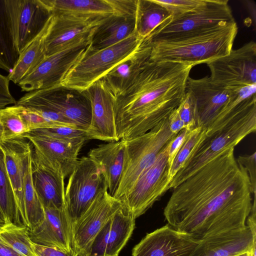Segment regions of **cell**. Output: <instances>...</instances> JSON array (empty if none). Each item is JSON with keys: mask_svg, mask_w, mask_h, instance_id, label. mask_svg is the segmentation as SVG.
Segmentation results:
<instances>
[{"mask_svg": "<svg viewBox=\"0 0 256 256\" xmlns=\"http://www.w3.org/2000/svg\"><path fill=\"white\" fill-rule=\"evenodd\" d=\"M20 136L26 138L54 167L61 170L64 178L69 176L76 168L84 144L66 142L31 132Z\"/></svg>", "mask_w": 256, "mask_h": 256, "instance_id": "cell-24", "label": "cell"}, {"mask_svg": "<svg viewBox=\"0 0 256 256\" xmlns=\"http://www.w3.org/2000/svg\"><path fill=\"white\" fill-rule=\"evenodd\" d=\"M192 65L150 60L132 84L116 98L119 140H129L156 126L180 106Z\"/></svg>", "mask_w": 256, "mask_h": 256, "instance_id": "cell-2", "label": "cell"}, {"mask_svg": "<svg viewBox=\"0 0 256 256\" xmlns=\"http://www.w3.org/2000/svg\"></svg>", "mask_w": 256, "mask_h": 256, "instance_id": "cell-51", "label": "cell"}, {"mask_svg": "<svg viewBox=\"0 0 256 256\" xmlns=\"http://www.w3.org/2000/svg\"><path fill=\"white\" fill-rule=\"evenodd\" d=\"M215 84L234 90L256 84V44L250 41L240 48L206 64Z\"/></svg>", "mask_w": 256, "mask_h": 256, "instance_id": "cell-11", "label": "cell"}, {"mask_svg": "<svg viewBox=\"0 0 256 256\" xmlns=\"http://www.w3.org/2000/svg\"><path fill=\"white\" fill-rule=\"evenodd\" d=\"M256 152L248 156H240L236 160L238 164L244 168L249 177L252 194H256Z\"/></svg>", "mask_w": 256, "mask_h": 256, "instance_id": "cell-41", "label": "cell"}, {"mask_svg": "<svg viewBox=\"0 0 256 256\" xmlns=\"http://www.w3.org/2000/svg\"><path fill=\"white\" fill-rule=\"evenodd\" d=\"M136 16L114 14L106 17L93 32L90 49L96 51L113 46L136 32Z\"/></svg>", "mask_w": 256, "mask_h": 256, "instance_id": "cell-27", "label": "cell"}, {"mask_svg": "<svg viewBox=\"0 0 256 256\" xmlns=\"http://www.w3.org/2000/svg\"><path fill=\"white\" fill-rule=\"evenodd\" d=\"M0 208L5 218V224H16L17 212L14 194L6 172L4 154L0 148Z\"/></svg>", "mask_w": 256, "mask_h": 256, "instance_id": "cell-34", "label": "cell"}, {"mask_svg": "<svg viewBox=\"0 0 256 256\" xmlns=\"http://www.w3.org/2000/svg\"><path fill=\"white\" fill-rule=\"evenodd\" d=\"M121 206L120 200L111 196L106 187L102 189L72 226L74 252L80 256H86L97 234Z\"/></svg>", "mask_w": 256, "mask_h": 256, "instance_id": "cell-14", "label": "cell"}, {"mask_svg": "<svg viewBox=\"0 0 256 256\" xmlns=\"http://www.w3.org/2000/svg\"><path fill=\"white\" fill-rule=\"evenodd\" d=\"M190 130L186 128H184L171 141L168 153L169 172L174 159Z\"/></svg>", "mask_w": 256, "mask_h": 256, "instance_id": "cell-42", "label": "cell"}, {"mask_svg": "<svg viewBox=\"0 0 256 256\" xmlns=\"http://www.w3.org/2000/svg\"><path fill=\"white\" fill-rule=\"evenodd\" d=\"M32 150L26 156L23 177V196L26 218V226L32 230L45 218L44 209L35 190L32 176Z\"/></svg>", "mask_w": 256, "mask_h": 256, "instance_id": "cell-30", "label": "cell"}, {"mask_svg": "<svg viewBox=\"0 0 256 256\" xmlns=\"http://www.w3.org/2000/svg\"><path fill=\"white\" fill-rule=\"evenodd\" d=\"M12 106L21 118L28 132L40 128L66 126L48 120L36 112L24 106L16 104Z\"/></svg>", "mask_w": 256, "mask_h": 256, "instance_id": "cell-38", "label": "cell"}, {"mask_svg": "<svg viewBox=\"0 0 256 256\" xmlns=\"http://www.w3.org/2000/svg\"><path fill=\"white\" fill-rule=\"evenodd\" d=\"M236 256H252L250 251L245 252L238 254Z\"/></svg>", "mask_w": 256, "mask_h": 256, "instance_id": "cell-50", "label": "cell"}, {"mask_svg": "<svg viewBox=\"0 0 256 256\" xmlns=\"http://www.w3.org/2000/svg\"><path fill=\"white\" fill-rule=\"evenodd\" d=\"M31 172L33 184L44 208H61L66 205L64 177L32 146Z\"/></svg>", "mask_w": 256, "mask_h": 256, "instance_id": "cell-18", "label": "cell"}, {"mask_svg": "<svg viewBox=\"0 0 256 256\" xmlns=\"http://www.w3.org/2000/svg\"><path fill=\"white\" fill-rule=\"evenodd\" d=\"M242 89L234 90L218 86L208 76L200 79L189 76L186 92L193 102L198 127L207 129L228 102Z\"/></svg>", "mask_w": 256, "mask_h": 256, "instance_id": "cell-16", "label": "cell"}, {"mask_svg": "<svg viewBox=\"0 0 256 256\" xmlns=\"http://www.w3.org/2000/svg\"><path fill=\"white\" fill-rule=\"evenodd\" d=\"M200 242L167 224L146 234L132 256H190Z\"/></svg>", "mask_w": 256, "mask_h": 256, "instance_id": "cell-19", "label": "cell"}, {"mask_svg": "<svg viewBox=\"0 0 256 256\" xmlns=\"http://www.w3.org/2000/svg\"><path fill=\"white\" fill-rule=\"evenodd\" d=\"M90 38L82 39L46 56L18 84L22 91L30 92L61 85L66 74L90 46Z\"/></svg>", "mask_w": 256, "mask_h": 256, "instance_id": "cell-12", "label": "cell"}, {"mask_svg": "<svg viewBox=\"0 0 256 256\" xmlns=\"http://www.w3.org/2000/svg\"><path fill=\"white\" fill-rule=\"evenodd\" d=\"M6 224V220L4 215L0 208V228L4 226Z\"/></svg>", "mask_w": 256, "mask_h": 256, "instance_id": "cell-48", "label": "cell"}, {"mask_svg": "<svg viewBox=\"0 0 256 256\" xmlns=\"http://www.w3.org/2000/svg\"><path fill=\"white\" fill-rule=\"evenodd\" d=\"M0 148L4 154L6 168L14 194L17 212L16 224L26 226L23 177L25 160L32 145L26 138L19 136L2 141Z\"/></svg>", "mask_w": 256, "mask_h": 256, "instance_id": "cell-21", "label": "cell"}, {"mask_svg": "<svg viewBox=\"0 0 256 256\" xmlns=\"http://www.w3.org/2000/svg\"><path fill=\"white\" fill-rule=\"evenodd\" d=\"M135 220L122 205L97 234L86 256H118L132 234Z\"/></svg>", "mask_w": 256, "mask_h": 256, "instance_id": "cell-20", "label": "cell"}, {"mask_svg": "<svg viewBox=\"0 0 256 256\" xmlns=\"http://www.w3.org/2000/svg\"><path fill=\"white\" fill-rule=\"evenodd\" d=\"M0 256H22L10 248L0 243Z\"/></svg>", "mask_w": 256, "mask_h": 256, "instance_id": "cell-47", "label": "cell"}, {"mask_svg": "<svg viewBox=\"0 0 256 256\" xmlns=\"http://www.w3.org/2000/svg\"><path fill=\"white\" fill-rule=\"evenodd\" d=\"M110 1L114 10V14L136 16L137 0H110Z\"/></svg>", "mask_w": 256, "mask_h": 256, "instance_id": "cell-43", "label": "cell"}, {"mask_svg": "<svg viewBox=\"0 0 256 256\" xmlns=\"http://www.w3.org/2000/svg\"><path fill=\"white\" fill-rule=\"evenodd\" d=\"M124 141L120 140L99 144L88 157L100 168L108 194L114 197L122 177L125 158Z\"/></svg>", "mask_w": 256, "mask_h": 256, "instance_id": "cell-26", "label": "cell"}, {"mask_svg": "<svg viewBox=\"0 0 256 256\" xmlns=\"http://www.w3.org/2000/svg\"><path fill=\"white\" fill-rule=\"evenodd\" d=\"M177 110L185 128L192 130L198 127L194 104L188 92H186L184 98Z\"/></svg>", "mask_w": 256, "mask_h": 256, "instance_id": "cell-40", "label": "cell"}, {"mask_svg": "<svg viewBox=\"0 0 256 256\" xmlns=\"http://www.w3.org/2000/svg\"></svg>", "mask_w": 256, "mask_h": 256, "instance_id": "cell-52", "label": "cell"}, {"mask_svg": "<svg viewBox=\"0 0 256 256\" xmlns=\"http://www.w3.org/2000/svg\"><path fill=\"white\" fill-rule=\"evenodd\" d=\"M206 130V128L197 127L188 132L174 159L170 170L168 174L170 184L174 177L190 157L195 147L205 136Z\"/></svg>", "mask_w": 256, "mask_h": 256, "instance_id": "cell-35", "label": "cell"}, {"mask_svg": "<svg viewBox=\"0 0 256 256\" xmlns=\"http://www.w3.org/2000/svg\"><path fill=\"white\" fill-rule=\"evenodd\" d=\"M105 187L100 166L88 156L78 159L65 188L66 208L72 227Z\"/></svg>", "mask_w": 256, "mask_h": 256, "instance_id": "cell-10", "label": "cell"}, {"mask_svg": "<svg viewBox=\"0 0 256 256\" xmlns=\"http://www.w3.org/2000/svg\"><path fill=\"white\" fill-rule=\"evenodd\" d=\"M172 141V140H171ZM169 142L154 162L138 178L128 192L120 200L136 219L144 214L168 190Z\"/></svg>", "mask_w": 256, "mask_h": 256, "instance_id": "cell-9", "label": "cell"}, {"mask_svg": "<svg viewBox=\"0 0 256 256\" xmlns=\"http://www.w3.org/2000/svg\"><path fill=\"white\" fill-rule=\"evenodd\" d=\"M4 126L0 122V142L4 140Z\"/></svg>", "mask_w": 256, "mask_h": 256, "instance_id": "cell-49", "label": "cell"}, {"mask_svg": "<svg viewBox=\"0 0 256 256\" xmlns=\"http://www.w3.org/2000/svg\"><path fill=\"white\" fill-rule=\"evenodd\" d=\"M151 46L144 38L136 52L120 62L101 78L108 90L117 97L136 78L150 60Z\"/></svg>", "mask_w": 256, "mask_h": 256, "instance_id": "cell-25", "label": "cell"}, {"mask_svg": "<svg viewBox=\"0 0 256 256\" xmlns=\"http://www.w3.org/2000/svg\"><path fill=\"white\" fill-rule=\"evenodd\" d=\"M256 130V96L238 103L216 126L208 128L182 168L174 177L168 190L174 188L222 152L234 148Z\"/></svg>", "mask_w": 256, "mask_h": 256, "instance_id": "cell-3", "label": "cell"}, {"mask_svg": "<svg viewBox=\"0 0 256 256\" xmlns=\"http://www.w3.org/2000/svg\"><path fill=\"white\" fill-rule=\"evenodd\" d=\"M0 122L4 128V140L20 136L27 132V128L12 106L0 110Z\"/></svg>", "mask_w": 256, "mask_h": 256, "instance_id": "cell-37", "label": "cell"}, {"mask_svg": "<svg viewBox=\"0 0 256 256\" xmlns=\"http://www.w3.org/2000/svg\"><path fill=\"white\" fill-rule=\"evenodd\" d=\"M8 77L0 74V110L5 108L8 105L16 104V100L10 91Z\"/></svg>", "mask_w": 256, "mask_h": 256, "instance_id": "cell-44", "label": "cell"}, {"mask_svg": "<svg viewBox=\"0 0 256 256\" xmlns=\"http://www.w3.org/2000/svg\"><path fill=\"white\" fill-rule=\"evenodd\" d=\"M238 30L234 22L216 31L184 40L149 42L151 46L150 60L193 66L207 64L230 53Z\"/></svg>", "mask_w": 256, "mask_h": 256, "instance_id": "cell-4", "label": "cell"}, {"mask_svg": "<svg viewBox=\"0 0 256 256\" xmlns=\"http://www.w3.org/2000/svg\"><path fill=\"white\" fill-rule=\"evenodd\" d=\"M53 13L84 17H107L114 14L110 0H42Z\"/></svg>", "mask_w": 256, "mask_h": 256, "instance_id": "cell-28", "label": "cell"}, {"mask_svg": "<svg viewBox=\"0 0 256 256\" xmlns=\"http://www.w3.org/2000/svg\"><path fill=\"white\" fill-rule=\"evenodd\" d=\"M168 127L170 131L174 134H178L185 128V125L180 116L177 108L168 116Z\"/></svg>", "mask_w": 256, "mask_h": 256, "instance_id": "cell-46", "label": "cell"}, {"mask_svg": "<svg viewBox=\"0 0 256 256\" xmlns=\"http://www.w3.org/2000/svg\"><path fill=\"white\" fill-rule=\"evenodd\" d=\"M106 18L53 13L44 41L46 56L91 37L96 27Z\"/></svg>", "mask_w": 256, "mask_h": 256, "instance_id": "cell-15", "label": "cell"}, {"mask_svg": "<svg viewBox=\"0 0 256 256\" xmlns=\"http://www.w3.org/2000/svg\"><path fill=\"white\" fill-rule=\"evenodd\" d=\"M37 256H80L74 252H66L56 248L34 244Z\"/></svg>", "mask_w": 256, "mask_h": 256, "instance_id": "cell-45", "label": "cell"}, {"mask_svg": "<svg viewBox=\"0 0 256 256\" xmlns=\"http://www.w3.org/2000/svg\"><path fill=\"white\" fill-rule=\"evenodd\" d=\"M29 132L72 143L84 142L89 140L86 130L66 126L40 128Z\"/></svg>", "mask_w": 256, "mask_h": 256, "instance_id": "cell-36", "label": "cell"}, {"mask_svg": "<svg viewBox=\"0 0 256 256\" xmlns=\"http://www.w3.org/2000/svg\"><path fill=\"white\" fill-rule=\"evenodd\" d=\"M164 210L171 227L201 240L244 228L252 205L249 177L228 149L174 188Z\"/></svg>", "mask_w": 256, "mask_h": 256, "instance_id": "cell-1", "label": "cell"}, {"mask_svg": "<svg viewBox=\"0 0 256 256\" xmlns=\"http://www.w3.org/2000/svg\"><path fill=\"white\" fill-rule=\"evenodd\" d=\"M44 209V221L34 230H28L32 242L66 252H74L72 225L66 206L61 208Z\"/></svg>", "mask_w": 256, "mask_h": 256, "instance_id": "cell-22", "label": "cell"}, {"mask_svg": "<svg viewBox=\"0 0 256 256\" xmlns=\"http://www.w3.org/2000/svg\"><path fill=\"white\" fill-rule=\"evenodd\" d=\"M164 6L174 18L190 12L202 4L204 0H155Z\"/></svg>", "mask_w": 256, "mask_h": 256, "instance_id": "cell-39", "label": "cell"}, {"mask_svg": "<svg viewBox=\"0 0 256 256\" xmlns=\"http://www.w3.org/2000/svg\"><path fill=\"white\" fill-rule=\"evenodd\" d=\"M143 40L135 32L126 39L102 50H91L89 46L66 74L61 85L80 91L84 90L134 54Z\"/></svg>", "mask_w": 256, "mask_h": 256, "instance_id": "cell-6", "label": "cell"}, {"mask_svg": "<svg viewBox=\"0 0 256 256\" xmlns=\"http://www.w3.org/2000/svg\"><path fill=\"white\" fill-rule=\"evenodd\" d=\"M256 240L248 226L201 240L190 256H236L250 251L256 256Z\"/></svg>", "mask_w": 256, "mask_h": 256, "instance_id": "cell-23", "label": "cell"}, {"mask_svg": "<svg viewBox=\"0 0 256 256\" xmlns=\"http://www.w3.org/2000/svg\"><path fill=\"white\" fill-rule=\"evenodd\" d=\"M19 57L12 34L4 0H0V68L9 73Z\"/></svg>", "mask_w": 256, "mask_h": 256, "instance_id": "cell-32", "label": "cell"}, {"mask_svg": "<svg viewBox=\"0 0 256 256\" xmlns=\"http://www.w3.org/2000/svg\"><path fill=\"white\" fill-rule=\"evenodd\" d=\"M52 14L40 34L20 54L14 68L7 76L10 81L18 84L32 73L46 57L44 41Z\"/></svg>", "mask_w": 256, "mask_h": 256, "instance_id": "cell-29", "label": "cell"}, {"mask_svg": "<svg viewBox=\"0 0 256 256\" xmlns=\"http://www.w3.org/2000/svg\"><path fill=\"white\" fill-rule=\"evenodd\" d=\"M16 104L30 108L42 116L50 112L61 114L78 128L86 131L90 123V102L84 92L62 85L28 92Z\"/></svg>", "mask_w": 256, "mask_h": 256, "instance_id": "cell-8", "label": "cell"}, {"mask_svg": "<svg viewBox=\"0 0 256 256\" xmlns=\"http://www.w3.org/2000/svg\"><path fill=\"white\" fill-rule=\"evenodd\" d=\"M176 134L169 129L168 117L146 133L124 140V168L114 198L120 200L128 192L140 176L154 162L162 148Z\"/></svg>", "mask_w": 256, "mask_h": 256, "instance_id": "cell-7", "label": "cell"}, {"mask_svg": "<svg viewBox=\"0 0 256 256\" xmlns=\"http://www.w3.org/2000/svg\"><path fill=\"white\" fill-rule=\"evenodd\" d=\"M228 0H204L194 10L170 17L146 38L150 42L180 40L206 34L236 22Z\"/></svg>", "mask_w": 256, "mask_h": 256, "instance_id": "cell-5", "label": "cell"}, {"mask_svg": "<svg viewBox=\"0 0 256 256\" xmlns=\"http://www.w3.org/2000/svg\"><path fill=\"white\" fill-rule=\"evenodd\" d=\"M0 243L22 256H37L34 243L31 240L28 229L14 223L5 224L0 228Z\"/></svg>", "mask_w": 256, "mask_h": 256, "instance_id": "cell-33", "label": "cell"}, {"mask_svg": "<svg viewBox=\"0 0 256 256\" xmlns=\"http://www.w3.org/2000/svg\"><path fill=\"white\" fill-rule=\"evenodd\" d=\"M91 104V120L86 130L88 139L119 140L114 119L116 98L100 79L83 91Z\"/></svg>", "mask_w": 256, "mask_h": 256, "instance_id": "cell-17", "label": "cell"}, {"mask_svg": "<svg viewBox=\"0 0 256 256\" xmlns=\"http://www.w3.org/2000/svg\"><path fill=\"white\" fill-rule=\"evenodd\" d=\"M12 34L20 54L42 31L53 12L42 0H4Z\"/></svg>", "mask_w": 256, "mask_h": 256, "instance_id": "cell-13", "label": "cell"}, {"mask_svg": "<svg viewBox=\"0 0 256 256\" xmlns=\"http://www.w3.org/2000/svg\"><path fill=\"white\" fill-rule=\"evenodd\" d=\"M170 17L168 11L155 0H137L135 32L146 38Z\"/></svg>", "mask_w": 256, "mask_h": 256, "instance_id": "cell-31", "label": "cell"}]
</instances>
